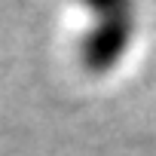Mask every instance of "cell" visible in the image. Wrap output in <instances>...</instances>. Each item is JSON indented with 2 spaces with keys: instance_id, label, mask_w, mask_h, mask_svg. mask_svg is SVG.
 <instances>
[{
  "instance_id": "cell-1",
  "label": "cell",
  "mask_w": 156,
  "mask_h": 156,
  "mask_svg": "<svg viewBox=\"0 0 156 156\" xmlns=\"http://www.w3.org/2000/svg\"><path fill=\"white\" fill-rule=\"evenodd\" d=\"M95 12H98V19L89 28V34L83 37L80 58H83V64L92 73H104L129 49V40H132V12L126 6H119V3L98 6Z\"/></svg>"
}]
</instances>
